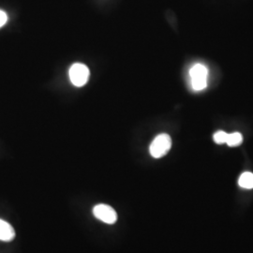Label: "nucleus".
<instances>
[{"instance_id": "f257e3e1", "label": "nucleus", "mask_w": 253, "mask_h": 253, "mask_svg": "<svg viewBox=\"0 0 253 253\" xmlns=\"http://www.w3.org/2000/svg\"><path fill=\"white\" fill-rule=\"evenodd\" d=\"M171 147H172L171 137L166 133H163L157 136L154 139L153 142L151 143L149 147V152L155 159H160L168 153Z\"/></svg>"}, {"instance_id": "f03ea898", "label": "nucleus", "mask_w": 253, "mask_h": 253, "mask_svg": "<svg viewBox=\"0 0 253 253\" xmlns=\"http://www.w3.org/2000/svg\"><path fill=\"white\" fill-rule=\"evenodd\" d=\"M89 69L82 63L73 64L70 69V79L73 85L81 87L84 86L89 79Z\"/></svg>"}, {"instance_id": "7ed1b4c3", "label": "nucleus", "mask_w": 253, "mask_h": 253, "mask_svg": "<svg viewBox=\"0 0 253 253\" xmlns=\"http://www.w3.org/2000/svg\"><path fill=\"white\" fill-rule=\"evenodd\" d=\"M93 214L99 220L107 224H114L118 220L117 212L114 208L107 205L100 204L96 206L93 208Z\"/></svg>"}, {"instance_id": "20e7f679", "label": "nucleus", "mask_w": 253, "mask_h": 253, "mask_svg": "<svg viewBox=\"0 0 253 253\" xmlns=\"http://www.w3.org/2000/svg\"><path fill=\"white\" fill-rule=\"evenodd\" d=\"M15 237V232L12 226L7 221L0 219V240L9 242Z\"/></svg>"}, {"instance_id": "39448f33", "label": "nucleus", "mask_w": 253, "mask_h": 253, "mask_svg": "<svg viewBox=\"0 0 253 253\" xmlns=\"http://www.w3.org/2000/svg\"><path fill=\"white\" fill-rule=\"evenodd\" d=\"M208 68L203 64L194 65L190 71V79H208Z\"/></svg>"}, {"instance_id": "423d86ee", "label": "nucleus", "mask_w": 253, "mask_h": 253, "mask_svg": "<svg viewBox=\"0 0 253 253\" xmlns=\"http://www.w3.org/2000/svg\"><path fill=\"white\" fill-rule=\"evenodd\" d=\"M238 184L241 188L252 190L253 189V172H246L242 173L239 177Z\"/></svg>"}, {"instance_id": "0eeeda50", "label": "nucleus", "mask_w": 253, "mask_h": 253, "mask_svg": "<svg viewBox=\"0 0 253 253\" xmlns=\"http://www.w3.org/2000/svg\"><path fill=\"white\" fill-rule=\"evenodd\" d=\"M242 143H243V137L241 135V133H239V132H234L231 134L228 133L226 144L229 146L235 147V146L241 145Z\"/></svg>"}, {"instance_id": "6e6552de", "label": "nucleus", "mask_w": 253, "mask_h": 253, "mask_svg": "<svg viewBox=\"0 0 253 253\" xmlns=\"http://www.w3.org/2000/svg\"><path fill=\"white\" fill-rule=\"evenodd\" d=\"M191 86L193 90H204L208 86V79H193L191 80Z\"/></svg>"}, {"instance_id": "1a4fd4ad", "label": "nucleus", "mask_w": 253, "mask_h": 253, "mask_svg": "<svg viewBox=\"0 0 253 253\" xmlns=\"http://www.w3.org/2000/svg\"><path fill=\"white\" fill-rule=\"evenodd\" d=\"M227 137H228V133L225 131L219 130L214 134L213 139H214V142L217 145H223V144H226Z\"/></svg>"}, {"instance_id": "9d476101", "label": "nucleus", "mask_w": 253, "mask_h": 253, "mask_svg": "<svg viewBox=\"0 0 253 253\" xmlns=\"http://www.w3.org/2000/svg\"><path fill=\"white\" fill-rule=\"evenodd\" d=\"M7 21H8V16L6 12L0 9V27H3L7 23Z\"/></svg>"}]
</instances>
